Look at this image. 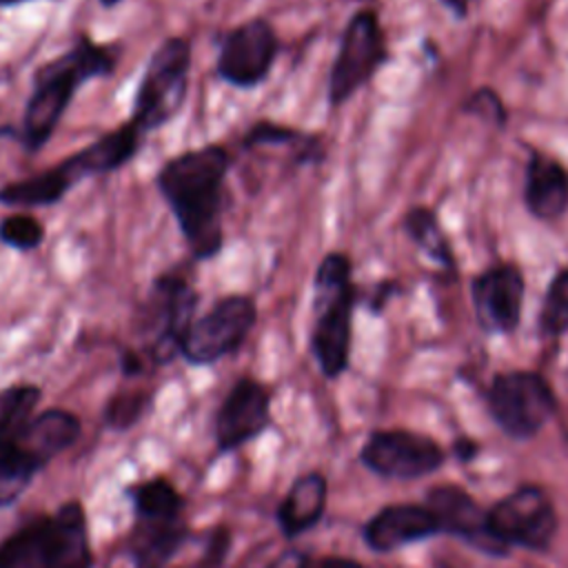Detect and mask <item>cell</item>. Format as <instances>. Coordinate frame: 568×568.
Listing matches in <instances>:
<instances>
[{
    "mask_svg": "<svg viewBox=\"0 0 568 568\" xmlns=\"http://www.w3.org/2000/svg\"><path fill=\"white\" fill-rule=\"evenodd\" d=\"M231 166L233 155L224 144H204L169 158L155 173V189L175 217L195 262H209L224 248Z\"/></svg>",
    "mask_w": 568,
    "mask_h": 568,
    "instance_id": "6da1fadb",
    "label": "cell"
},
{
    "mask_svg": "<svg viewBox=\"0 0 568 568\" xmlns=\"http://www.w3.org/2000/svg\"><path fill=\"white\" fill-rule=\"evenodd\" d=\"M118 44H102L80 33L60 55L40 64L33 73L20 129L13 138L27 153H38L55 133L73 95L93 78H109L118 67Z\"/></svg>",
    "mask_w": 568,
    "mask_h": 568,
    "instance_id": "7a4b0ae2",
    "label": "cell"
},
{
    "mask_svg": "<svg viewBox=\"0 0 568 568\" xmlns=\"http://www.w3.org/2000/svg\"><path fill=\"white\" fill-rule=\"evenodd\" d=\"M144 133L131 122L102 133L87 146L62 158L47 171L7 182L0 186V204L13 209L53 206L82 180L109 175L129 164L144 144Z\"/></svg>",
    "mask_w": 568,
    "mask_h": 568,
    "instance_id": "3957f363",
    "label": "cell"
},
{
    "mask_svg": "<svg viewBox=\"0 0 568 568\" xmlns=\"http://www.w3.org/2000/svg\"><path fill=\"white\" fill-rule=\"evenodd\" d=\"M0 568H93L82 504L67 501L2 539Z\"/></svg>",
    "mask_w": 568,
    "mask_h": 568,
    "instance_id": "277c9868",
    "label": "cell"
},
{
    "mask_svg": "<svg viewBox=\"0 0 568 568\" xmlns=\"http://www.w3.org/2000/svg\"><path fill=\"white\" fill-rule=\"evenodd\" d=\"M355 297L357 291L348 255L337 251L326 253L313 275L311 331V351L326 377H337L348 366Z\"/></svg>",
    "mask_w": 568,
    "mask_h": 568,
    "instance_id": "5b68a950",
    "label": "cell"
},
{
    "mask_svg": "<svg viewBox=\"0 0 568 568\" xmlns=\"http://www.w3.org/2000/svg\"><path fill=\"white\" fill-rule=\"evenodd\" d=\"M200 295L193 280L182 271H162L153 277L138 311V333L144 342V355L151 364H169L195 320Z\"/></svg>",
    "mask_w": 568,
    "mask_h": 568,
    "instance_id": "8992f818",
    "label": "cell"
},
{
    "mask_svg": "<svg viewBox=\"0 0 568 568\" xmlns=\"http://www.w3.org/2000/svg\"><path fill=\"white\" fill-rule=\"evenodd\" d=\"M191 62L193 49L182 36L164 38L151 53L129 118L144 135L162 129L182 111L189 93Z\"/></svg>",
    "mask_w": 568,
    "mask_h": 568,
    "instance_id": "52a82bcc",
    "label": "cell"
},
{
    "mask_svg": "<svg viewBox=\"0 0 568 568\" xmlns=\"http://www.w3.org/2000/svg\"><path fill=\"white\" fill-rule=\"evenodd\" d=\"M255 320L257 306L251 295H224L202 317L193 320L180 355L191 366H211L244 344Z\"/></svg>",
    "mask_w": 568,
    "mask_h": 568,
    "instance_id": "ba28073f",
    "label": "cell"
},
{
    "mask_svg": "<svg viewBox=\"0 0 568 568\" xmlns=\"http://www.w3.org/2000/svg\"><path fill=\"white\" fill-rule=\"evenodd\" d=\"M386 60L384 33L373 9H359L346 22L335 62L328 73V104H344Z\"/></svg>",
    "mask_w": 568,
    "mask_h": 568,
    "instance_id": "9c48e42d",
    "label": "cell"
},
{
    "mask_svg": "<svg viewBox=\"0 0 568 568\" xmlns=\"http://www.w3.org/2000/svg\"><path fill=\"white\" fill-rule=\"evenodd\" d=\"M280 53V38L266 18H251L220 38L215 73L235 89L262 84Z\"/></svg>",
    "mask_w": 568,
    "mask_h": 568,
    "instance_id": "30bf717a",
    "label": "cell"
},
{
    "mask_svg": "<svg viewBox=\"0 0 568 568\" xmlns=\"http://www.w3.org/2000/svg\"><path fill=\"white\" fill-rule=\"evenodd\" d=\"M488 402L497 424L519 439L535 435L555 408L548 384L539 375L524 371L497 375Z\"/></svg>",
    "mask_w": 568,
    "mask_h": 568,
    "instance_id": "8fae6325",
    "label": "cell"
},
{
    "mask_svg": "<svg viewBox=\"0 0 568 568\" xmlns=\"http://www.w3.org/2000/svg\"><path fill=\"white\" fill-rule=\"evenodd\" d=\"M488 530L497 546L546 548L555 532V513L548 497L532 486H524L504 497L488 515Z\"/></svg>",
    "mask_w": 568,
    "mask_h": 568,
    "instance_id": "7c38bea8",
    "label": "cell"
},
{
    "mask_svg": "<svg viewBox=\"0 0 568 568\" xmlns=\"http://www.w3.org/2000/svg\"><path fill=\"white\" fill-rule=\"evenodd\" d=\"M362 462L382 477L415 479L439 468L442 450L433 439L415 433L377 430L366 439Z\"/></svg>",
    "mask_w": 568,
    "mask_h": 568,
    "instance_id": "4fadbf2b",
    "label": "cell"
},
{
    "mask_svg": "<svg viewBox=\"0 0 568 568\" xmlns=\"http://www.w3.org/2000/svg\"><path fill=\"white\" fill-rule=\"evenodd\" d=\"M271 422V393L253 379L240 377L215 413L217 450L229 453L264 433Z\"/></svg>",
    "mask_w": 568,
    "mask_h": 568,
    "instance_id": "5bb4252c",
    "label": "cell"
},
{
    "mask_svg": "<svg viewBox=\"0 0 568 568\" xmlns=\"http://www.w3.org/2000/svg\"><path fill=\"white\" fill-rule=\"evenodd\" d=\"M473 304L479 324L490 333L517 328L524 304V277L513 264H497L473 280Z\"/></svg>",
    "mask_w": 568,
    "mask_h": 568,
    "instance_id": "9a60e30c",
    "label": "cell"
},
{
    "mask_svg": "<svg viewBox=\"0 0 568 568\" xmlns=\"http://www.w3.org/2000/svg\"><path fill=\"white\" fill-rule=\"evenodd\" d=\"M439 521L430 513L428 506L415 504H395L382 508L364 528V539L371 548L379 552H388L402 548L410 541L435 535Z\"/></svg>",
    "mask_w": 568,
    "mask_h": 568,
    "instance_id": "2e32d148",
    "label": "cell"
},
{
    "mask_svg": "<svg viewBox=\"0 0 568 568\" xmlns=\"http://www.w3.org/2000/svg\"><path fill=\"white\" fill-rule=\"evenodd\" d=\"M189 537V526L180 517L144 519L138 517L131 539L129 555L135 568H166Z\"/></svg>",
    "mask_w": 568,
    "mask_h": 568,
    "instance_id": "e0dca14e",
    "label": "cell"
},
{
    "mask_svg": "<svg viewBox=\"0 0 568 568\" xmlns=\"http://www.w3.org/2000/svg\"><path fill=\"white\" fill-rule=\"evenodd\" d=\"M80 430V419L73 413L64 408H49L33 415L22 428H18L16 437L27 448L31 459L44 468L55 455L75 444Z\"/></svg>",
    "mask_w": 568,
    "mask_h": 568,
    "instance_id": "ac0fdd59",
    "label": "cell"
},
{
    "mask_svg": "<svg viewBox=\"0 0 568 568\" xmlns=\"http://www.w3.org/2000/svg\"><path fill=\"white\" fill-rule=\"evenodd\" d=\"M526 206L539 220H555L568 209V171L552 158L535 151L526 169Z\"/></svg>",
    "mask_w": 568,
    "mask_h": 568,
    "instance_id": "d6986e66",
    "label": "cell"
},
{
    "mask_svg": "<svg viewBox=\"0 0 568 568\" xmlns=\"http://www.w3.org/2000/svg\"><path fill=\"white\" fill-rule=\"evenodd\" d=\"M326 508V479L320 473H306L293 481L275 510L284 537H297L313 528Z\"/></svg>",
    "mask_w": 568,
    "mask_h": 568,
    "instance_id": "ffe728a7",
    "label": "cell"
},
{
    "mask_svg": "<svg viewBox=\"0 0 568 568\" xmlns=\"http://www.w3.org/2000/svg\"><path fill=\"white\" fill-rule=\"evenodd\" d=\"M428 508L439 521V528L466 535L479 544H497L490 537L486 515L475 506V501L453 486L433 488L428 495Z\"/></svg>",
    "mask_w": 568,
    "mask_h": 568,
    "instance_id": "44dd1931",
    "label": "cell"
},
{
    "mask_svg": "<svg viewBox=\"0 0 568 568\" xmlns=\"http://www.w3.org/2000/svg\"><path fill=\"white\" fill-rule=\"evenodd\" d=\"M244 151L260 146H288L293 153V164H317L324 160V142L315 133H306L273 120L253 122L240 140Z\"/></svg>",
    "mask_w": 568,
    "mask_h": 568,
    "instance_id": "7402d4cb",
    "label": "cell"
},
{
    "mask_svg": "<svg viewBox=\"0 0 568 568\" xmlns=\"http://www.w3.org/2000/svg\"><path fill=\"white\" fill-rule=\"evenodd\" d=\"M42 468L31 459L16 433L0 437V508L18 501Z\"/></svg>",
    "mask_w": 568,
    "mask_h": 568,
    "instance_id": "603a6c76",
    "label": "cell"
},
{
    "mask_svg": "<svg viewBox=\"0 0 568 568\" xmlns=\"http://www.w3.org/2000/svg\"><path fill=\"white\" fill-rule=\"evenodd\" d=\"M131 506L135 510V517L144 519H162V517H180L184 508V497L178 493V488L162 477L144 479L129 490Z\"/></svg>",
    "mask_w": 568,
    "mask_h": 568,
    "instance_id": "cb8c5ba5",
    "label": "cell"
},
{
    "mask_svg": "<svg viewBox=\"0 0 568 568\" xmlns=\"http://www.w3.org/2000/svg\"><path fill=\"white\" fill-rule=\"evenodd\" d=\"M404 229L410 235V240L439 266L444 268H453L455 260H453V251L450 244L435 217V213L430 209L424 206H415L406 213L404 217Z\"/></svg>",
    "mask_w": 568,
    "mask_h": 568,
    "instance_id": "d4e9b609",
    "label": "cell"
},
{
    "mask_svg": "<svg viewBox=\"0 0 568 568\" xmlns=\"http://www.w3.org/2000/svg\"><path fill=\"white\" fill-rule=\"evenodd\" d=\"M42 397L36 384H16L0 390V437L22 428L31 417Z\"/></svg>",
    "mask_w": 568,
    "mask_h": 568,
    "instance_id": "484cf974",
    "label": "cell"
},
{
    "mask_svg": "<svg viewBox=\"0 0 568 568\" xmlns=\"http://www.w3.org/2000/svg\"><path fill=\"white\" fill-rule=\"evenodd\" d=\"M44 235L47 231L42 222L27 211H18L0 220V242L13 251H36L42 246Z\"/></svg>",
    "mask_w": 568,
    "mask_h": 568,
    "instance_id": "4316f807",
    "label": "cell"
},
{
    "mask_svg": "<svg viewBox=\"0 0 568 568\" xmlns=\"http://www.w3.org/2000/svg\"><path fill=\"white\" fill-rule=\"evenodd\" d=\"M568 328V268L559 271L546 291L541 306V331L557 335Z\"/></svg>",
    "mask_w": 568,
    "mask_h": 568,
    "instance_id": "83f0119b",
    "label": "cell"
},
{
    "mask_svg": "<svg viewBox=\"0 0 568 568\" xmlns=\"http://www.w3.org/2000/svg\"><path fill=\"white\" fill-rule=\"evenodd\" d=\"M149 402H151V395L146 390L118 393L106 402L104 419L111 428H118V430L131 428L144 415Z\"/></svg>",
    "mask_w": 568,
    "mask_h": 568,
    "instance_id": "f1b7e54d",
    "label": "cell"
},
{
    "mask_svg": "<svg viewBox=\"0 0 568 568\" xmlns=\"http://www.w3.org/2000/svg\"><path fill=\"white\" fill-rule=\"evenodd\" d=\"M466 111H475L477 115H484V118L493 120L495 124H501L504 115H506L499 98L488 89H481L475 95H470V100L466 102Z\"/></svg>",
    "mask_w": 568,
    "mask_h": 568,
    "instance_id": "f546056e",
    "label": "cell"
},
{
    "mask_svg": "<svg viewBox=\"0 0 568 568\" xmlns=\"http://www.w3.org/2000/svg\"><path fill=\"white\" fill-rule=\"evenodd\" d=\"M226 552H229V530L226 528H215L209 535L206 552H204V559H202L200 568H217V566H222Z\"/></svg>",
    "mask_w": 568,
    "mask_h": 568,
    "instance_id": "4dcf8cb0",
    "label": "cell"
},
{
    "mask_svg": "<svg viewBox=\"0 0 568 568\" xmlns=\"http://www.w3.org/2000/svg\"><path fill=\"white\" fill-rule=\"evenodd\" d=\"M146 364H149L146 355L140 353V351H135V348H126V351H122V355H120V368H122V373L129 375V377L144 373Z\"/></svg>",
    "mask_w": 568,
    "mask_h": 568,
    "instance_id": "1f68e13d",
    "label": "cell"
},
{
    "mask_svg": "<svg viewBox=\"0 0 568 568\" xmlns=\"http://www.w3.org/2000/svg\"><path fill=\"white\" fill-rule=\"evenodd\" d=\"M302 568H364V566L348 557H317V559L306 557Z\"/></svg>",
    "mask_w": 568,
    "mask_h": 568,
    "instance_id": "d6a6232c",
    "label": "cell"
},
{
    "mask_svg": "<svg viewBox=\"0 0 568 568\" xmlns=\"http://www.w3.org/2000/svg\"><path fill=\"white\" fill-rule=\"evenodd\" d=\"M304 561H306L304 555H300L295 550H288V552L280 555L271 568H302Z\"/></svg>",
    "mask_w": 568,
    "mask_h": 568,
    "instance_id": "836d02e7",
    "label": "cell"
},
{
    "mask_svg": "<svg viewBox=\"0 0 568 568\" xmlns=\"http://www.w3.org/2000/svg\"><path fill=\"white\" fill-rule=\"evenodd\" d=\"M24 2H33V0H0V7H18Z\"/></svg>",
    "mask_w": 568,
    "mask_h": 568,
    "instance_id": "e575fe53",
    "label": "cell"
},
{
    "mask_svg": "<svg viewBox=\"0 0 568 568\" xmlns=\"http://www.w3.org/2000/svg\"><path fill=\"white\" fill-rule=\"evenodd\" d=\"M104 9H111V7H115V4H120V2H124V0H98Z\"/></svg>",
    "mask_w": 568,
    "mask_h": 568,
    "instance_id": "d590c367",
    "label": "cell"
}]
</instances>
